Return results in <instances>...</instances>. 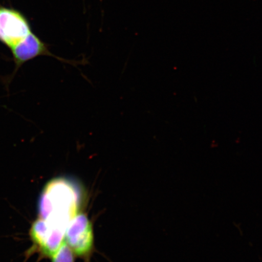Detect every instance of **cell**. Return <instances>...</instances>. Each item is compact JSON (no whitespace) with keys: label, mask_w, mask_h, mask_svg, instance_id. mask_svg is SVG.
I'll return each mask as SVG.
<instances>
[{"label":"cell","mask_w":262,"mask_h":262,"mask_svg":"<svg viewBox=\"0 0 262 262\" xmlns=\"http://www.w3.org/2000/svg\"><path fill=\"white\" fill-rule=\"evenodd\" d=\"M81 189L65 178H55L45 185L39 198V217L66 230L77 213L83 201Z\"/></svg>","instance_id":"6da1fadb"},{"label":"cell","mask_w":262,"mask_h":262,"mask_svg":"<svg viewBox=\"0 0 262 262\" xmlns=\"http://www.w3.org/2000/svg\"><path fill=\"white\" fill-rule=\"evenodd\" d=\"M64 241L77 256L90 262L94 238L93 224L88 215L78 212L71 219L66 228Z\"/></svg>","instance_id":"7a4b0ae2"},{"label":"cell","mask_w":262,"mask_h":262,"mask_svg":"<svg viewBox=\"0 0 262 262\" xmlns=\"http://www.w3.org/2000/svg\"><path fill=\"white\" fill-rule=\"evenodd\" d=\"M65 230L38 218L32 225L30 235L34 244L32 252L51 258L64 241Z\"/></svg>","instance_id":"3957f363"},{"label":"cell","mask_w":262,"mask_h":262,"mask_svg":"<svg viewBox=\"0 0 262 262\" xmlns=\"http://www.w3.org/2000/svg\"><path fill=\"white\" fill-rule=\"evenodd\" d=\"M27 18L20 12L0 6V42L10 49L32 32Z\"/></svg>","instance_id":"277c9868"},{"label":"cell","mask_w":262,"mask_h":262,"mask_svg":"<svg viewBox=\"0 0 262 262\" xmlns=\"http://www.w3.org/2000/svg\"><path fill=\"white\" fill-rule=\"evenodd\" d=\"M13 60L15 67L14 73L20 68L21 66L32 59L41 55L55 57L57 60L70 63V61L55 56L49 51V45L42 41L38 36L32 32L25 38L22 39L11 48Z\"/></svg>","instance_id":"5b68a950"},{"label":"cell","mask_w":262,"mask_h":262,"mask_svg":"<svg viewBox=\"0 0 262 262\" xmlns=\"http://www.w3.org/2000/svg\"><path fill=\"white\" fill-rule=\"evenodd\" d=\"M75 254L65 241L51 257L52 262H75Z\"/></svg>","instance_id":"8992f818"}]
</instances>
